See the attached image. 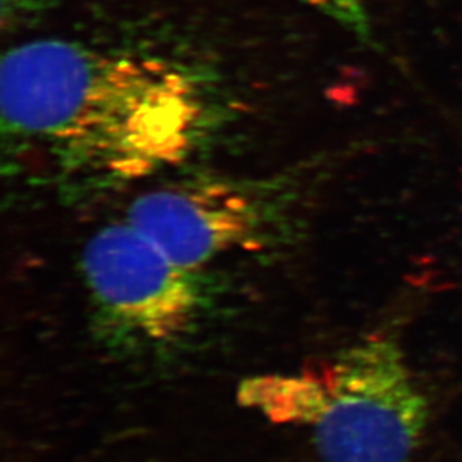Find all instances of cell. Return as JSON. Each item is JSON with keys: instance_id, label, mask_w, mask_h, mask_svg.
Masks as SVG:
<instances>
[{"instance_id": "obj_2", "label": "cell", "mask_w": 462, "mask_h": 462, "mask_svg": "<svg viewBox=\"0 0 462 462\" xmlns=\"http://www.w3.org/2000/svg\"><path fill=\"white\" fill-rule=\"evenodd\" d=\"M238 402L309 430L323 462H411L431 414L402 345L383 334L300 373L245 380Z\"/></svg>"}, {"instance_id": "obj_1", "label": "cell", "mask_w": 462, "mask_h": 462, "mask_svg": "<svg viewBox=\"0 0 462 462\" xmlns=\"http://www.w3.org/2000/svg\"><path fill=\"white\" fill-rule=\"evenodd\" d=\"M5 131L68 171L117 181L183 161L201 123L197 84L157 57L40 40L0 66Z\"/></svg>"}, {"instance_id": "obj_4", "label": "cell", "mask_w": 462, "mask_h": 462, "mask_svg": "<svg viewBox=\"0 0 462 462\" xmlns=\"http://www.w3.org/2000/svg\"><path fill=\"white\" fill-rule=\"evenodd\" d=\"M127 222L186 271L250 245L263 223L252 193L227 181H197L136 198Z\"/></svg>"}, {"instance_id": "obj_3", "label": "cell", "mask_w": 462, "mask_h": 462, "mask_svg": "<svg viewBox=\"0 0 462 462\" xmlns=\"http://www.w3.org/2000/svg\"><path fill=\"white\" fill-rule=\"evenodd\" d=\"M83 268L97 304L147 340H179L197 318L199 295L190 273L127 220L88 241Z\"/></svg>"}, {"instance_id": "obj_5", "label": "cell", "mask_w": 462, "mask_h": 462, "mask_svg": "<svg viewBox=\"0 0 462 462\" xmlns=\"http://www.w3.org/2000/svg\"><path fill=\"white\" fill-rule=\"evenodd\" d=\"M362 40L370 36L365 0H301Z\"/></svg>"}]
</instances>
